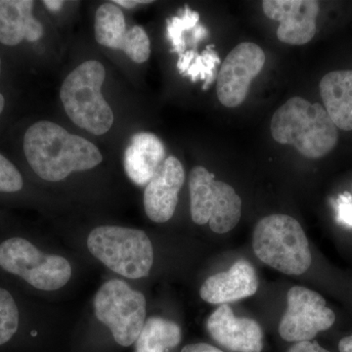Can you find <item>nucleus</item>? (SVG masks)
I'll return each mask as SVG.
<instances>
[{
	"label": "nucleus",
	"instance_id": "obj_26",
	"mask_svg": "<svg viewBox=\"0 0 352 352\" xmlns=\"http://www.w3.org/2000/svg\"><path fill=\"white\" fill-rule=\"evenodd\" d=\"M288 352H330L322 347L317 342H296L293 346L289 347Z\"/></svg>",
	"mask_w": 352,
	"mask_h": 352
},
{
	"label": "nucleus",
	"instance_id": "obj_19",
	"mask_svg": "<svg viewBox=\"0 0 352 352\" xmlns=\"http://www.w3.org/2000/svg\"><path fill=\"white\" fill-rule=\"evenodd\" d=\"M182 329L175 322L161 317L146 320L136 340L135 352H164L179 344Z\"/></svg>",
	"mask_w": 352,
	"mask_h": 352
},
{
	"label": "nucleus",
	"instance_id": "obj_2",
	"mask_svg": "<svg viewBox=\"0 0 352 352\" xmlns=\"http://www.w3.org/2000/svg\"><path fill=\"white\" fill-rule=\"evenodd\" d=\"M270 131L278 143L294 146L309 159L325 157L339 141L338 127L325 108L298 96L289 98L274 113Z\"/></svg>",
	"mask_w": 352,
	"mask_h": 352
},
{
	"label": "nucleus",
	"instance_id": "obj_20",
	"mask_svg": "<svg viewBox=\"0 0 352 352\" xmlns=\"http://www.w3.org/2000/svg\"><path fill=\"white\" fill-rule=\"evenodd\" d=\"M127 31L126 18L119 6L109 2L97 9L94 23L97 43L112 50H122Z\"/></svg>",
	"mask_w": 352,
	"mask_h": 352
},
{
	"label": "nucleus",
	"instance_id": "obj_5",
	"mask_svg": "<svg viewBox=\"0 0 352 352\" xmlns=\"http://www.w3.org/2000/svg\"><path fill=\"white\" fill-rule=\"evenodd\" d=\"M87 248L108 268L129 279L147 276L154 263L151 241L138 229L97 227L88 236Z\"/></svg>",
	"mask_w": 352,
	"mask_h": 352
},
{
	"label": "nucleus",
	"instance_id": "obj_16",
	"mask_svg": "<svg viewBox=\"0 0 352 352\" xmlns=\"http://www.w3.org/2000/svg\"><path fill=\"white\" fill-rule=\"evenodd\" d=\"M34 6L32 0H0V43L16 46L41 38L43 27L32 15Z\"/></svg>",
	"mask_w": 352,
	"mask_h": 352
},
{
	"label": "nucleus",
	"instance_id": "obj_28",
	"mask_svg": "<svg viewBox=\"0 0 352 352\" xmlns=\"http://www.w3.org/2000/svg\"><path fill=\"white\" fill-rule=\"evenodd\" d=\"M152 1H142V0H115L113 4L124 7L126 9H132L140 4L151 3Z\"/></svg>",
	"mask_w": 352,
	"mask_h": 352
},
{
	"label": "nucleus",
	"instance_id": "obj_12",
	"mask_svg": "<svg viewBox=\"0 0 352 352\" xmlns=\"http://www.w3.org/2000/svg\"><path fill=\"white\" fill-rule=\"evenodd\" d=\"M184 182V168L179 160L166 157L146 185L145 212L152 221L164 223L173 217Z\"/></svg>",
	"mask_w": 352,
	"mask_h": 352
},
{
	"label": "nucleus",
	"instance_id": "obj_10",
	"mask_svg": "<svg viewBox=\"0 0 352 352\" xmlns=\"http://www.w3.org/2000/svg\"><path fill=\"white\" fill-rule=\"evenodd\" d=\"M265 53L254 43H242L226 58L217 76V94L227 108L240 106L247 98L250 87L263 71Z\"/></svg>",
	"mask_w": 352,
	"mask_h": 352
},
{
	"label": "nucleus",
	"instance_id": "obj_17",
	"mask_svg": "<svg viewBox=\"0 0 352 352\" xmlns=\"http://www.w3.org/2000/svg\"><path fill=\"white\" fill-rule=\"evenodd\" d=\"M319 87L324 108L335 126L352 131V69L331 72Z\"/></svg>",
	"mask_w": 352,
	"mask_h": 352
},
{
	"label": "nucleus",
	"instance_id": "obj_30",
	"mask_svg": "<svg viewBox=\"0 0 352 352\" xmlns=\"http://www.w3.org/2000/svg\"><path fill=\"white\" fill-rule=\"evenodd\" d=\"M340 352H352V335L340 340Z\"/></svg>",
	"mask_w": 352,
	"mask_h": 352
},
{
	"label": "nucleus",
	"instance_id": "obj_8",
	"mask_svg": "<svg viewBox=\"0 0 352 352\" xmlns=\"http://www.w3.org/2000/svg\"><path fill=\"white\" fill-rule=\"evenodd\" d=\"M0 266L43 291H56L72 277L71 264L66 258L43 254L23 238H11L0 245Z\"/></svg>",
	"mask_w": 352,
	"mask_h": 352
},
{
	"label": "nucleus",
	"instance_id": "obj_7",
	"mask_svg": "<svg viewBox=\"0 0 352 352\" xmlns=\"http://www.w3.org/2000/svg\"><path fill=\"white\" fill-rule=\"evenodd\" d=\"M95 315L122 346L136 342L146 322V298L122 280H110L97 292Z\"/></svg>",
	"mask_w": 352,
	"mask_h": 352
},
{
	"label": "nucleus",
	"instance_id": "obj_22",
	"mask_svg": "<svg viewBox=\"0 0 352 352\" xmlns=\"http://www.w3.org/2000/svg\"><path fill=\"white\" fill-rule=\"evenodd\" d=\"M19 326V311L13 296L0 288V346L15 335Z\"/></svg>",
	"mask_w": 352,
	"mask_h": 352
},
{
	"label": "nucleus",
	"instance_id": "obj_24",
	"mask_svg": "<svg viewBox=\"0 0 352 352\" xmlns=\"http://www.w3.org/2000/svg\"><path fill=\"white\" fill-rule=\"evenodd\" d=\"M23 177L9 160L0 154V192L13 193L23 188Z\"/></svg>",
	"mask_w": 352,
	"mask_h": 352
},
{
	"label": "nucleus",
	"instance_id": "obj_21",
	"mask_svg": "<svg viewBox=\"0 0 352 352\" xmlns=\"http://www.w3.org/2000/svg\"><path fill=\"white\" fill-rule=\"evenodd\" d=\"M220 58L214 50V45H208L201 54L197 50H188L178 58L177 68L180 74L191 78L192 82L204 80L203 88L207 90L214 82L217 66Z\"/></svg>",
	"mask_w": 352,
	"mask_h": 352
},
{
	"label": "nucleus",
	"instance_id": "obj_29",
	"mask_svg": "<svg viewBox=\"0 0 352 352\" xmlns=\"http://www.w3.org/2000/svg\"><path fill=\"white\" fill-rule=\"evenodd\" d=\"M43 3L51 12H58L63 7L64 1H61V0H45Z\"/></svg>",
	"mask_w": 352,
	"mask_h": 352
},
{
	"label": "nucleus",
	"instance_id": "obj_3",
	"mask_svg": "<svg viewBox=\"0 0 352 352\" xmlns=\"http://www.w3.org/2000/svg\"><path fill=\"white\" fill-rule=\"evenodd\" d=\"M254 254L263 263L287 275H302L312 263L307 235L298 220L272 214L258 222L252 235Z\"/></svg>",
	"mask_w": 352,
	"mask_h": 352
},
{
	"label": "nucleus",
	"instance_id": "obj_27",
	"mask_svg": "<svg viewBox=\"0 0 352 352\" xmlns=\"http://www.w3.org/2000/svg\"><path fill=\"white\" fill-rule=\"evenodd\" d=\"M182 352H223L208 344H192L183 347Z\"/></svg>",
	"mask_w": 352,
	"mask_h": 352
},
{
	"label": "nucleus",
	"instance_id": "obj_11",
	"mask_svg": "<svg viewBox=\"0 0 352 352\" xmlns=\"http://www.w3.org/2000/svg\"><path fill=\"white\" fill-rule=\"evenodd\" d=\"M263 12L280 25L277 38L291 45H303L314 38L320 11L315 0H264Z\"/></svg>",
	"mask_w": 352,
	"mask_h": 352
},
{
	"label": "nucleus",
	"instance_id": "obj_14",
	"mask_svg": "<svg viewBox=\"0 0 352 352\" xmlns=\"http://www.w3.org/2000/svg\"><path fill=\"white\" fill-rule=\"evenodd\" d=\"M258 289L256 270L249 261L240 259L228 271L217 273L206 280L200 296L212 305H227L254 296Z\"/></svg>",
	"mask_w": 352,
	"mask_h": 352
},
{
	"label": "nucleus",
	"instance_id": "obj_4",
	"mask_svg": "<svg viewBox=\"0 0 352 352\" xmlns=\"http://www.w3.org/2000/svg\"><path fill=\"white\" fill-rule=\"evenodd\" d=\"M105 78L103 65L88 60L69 74L60 90L69 119L94 135L110 131L115 120L112 108L101 91Z\"/></svg>",
	"mask_w": 352,
	"mask_h": 352
},
{
	"label": "nucleus",
	"instance_id": "obj_31",
	"mask_svg": "<svg viewBox=\"0 0 352 352\" xmlns=\"http://www.w3.org/2000/svg\"><path fill=\"white\" fill-rule=\"evenodd\" d=\"M4 107H6V98H4L3 95L0 94V115L3 112Z\"/></svg>",
	"mask_w": 352,
	"mask_h": 352
},
{
	"label": "nucleus",
	"instance_id": "obj_32",
	"mask_svg": "<svg viewBox=\"0 0 352 352\" xmlns=\"http://www.w3.org/2000/svg\"><path fill=\"white\" fill-rule=\"evenodd\" d=\"M0 73H1V59H0Z\"/></svg>",
	"mask_w": 352,
	"mask_h": 352
},
{
	"label": "nucleus",
	"instance_id": "obj_25",
	"mask_svg": "<svg viewBox=\"0 0 352 352\" xmlns=\"http://www.w3.org/2000/svg\"><path fill=\"white\" fill-rule=\"evenodd\" d=\"M337 220L340 223L352 227V196L349 192L339 196L337 200Z\"/></svg>",
	"mask_w": 352,
	"mask_h": 352
},
{
	"label": "nucleus",
	"instance_id": "obj_6",
	"mask_svg": "<svg viewBox=\"0 0 352 352\" xmlns=\"http://www.w3.org/2000/svg\"><path fill=\"white\" fill-rule=\"evenodd\" d=\"M191 217L199 226L210 224L214 233L229 232L239 223L242 200L231 185L215 180L204 166H195L189 175Z\"/></svg>",
	"mask_w": 352,
	"mask_h": 352
},
{
	"label": "nucleus",
	"instance_id": "obj_1",
	"mask_svg": "<svg viewBox=\"0 0 352 352\" xmlns=\"http://www.w3.org/2000/svg\"><path fill=\"white\" fill-rule=\"evenodd\" d=\"M24 152L36 175L50 182H61L75 171L91 170L103 161L94 143L48 120L28 129Z\"/></svg>",
	"mask_w": 352,
	"mask_h": 352
},
{
	"label": "nucleus",
	"instance_id": "obj_18",
	"mask_svg": "<svg viewBox=\"0 0 352 352\" xmlns=\"http://www.w3.org/2000/svg\"><path fill=\"white\" fill-rule=\"evenodd\" d=\"M200 15L185 6L179 14L166 22L168 38L173 44V52L178 56L186 52L187 46L196 47L200 41L208 36V31L204 25L199 24Z\"/></svg>",
	"mask_w": 352,
	"mask_h": 352
},
{
	"label": "nucleus",
	"instance_id": "obj_13",
	"mask_svg": "<svg viewBox=\"0 0 352 352\" xmlns=\"http://www.w3.org/2000/svg\"><path fill=\"white\" fill-rule=\"evenodd\" d=\"M210 337L220 346L236 352H261L263 333L254 319L237 317L228 305H221L207 323Z\"/></svg>",
	"mask_w": 352,
	"mask_h": 352
},
{
	"label": "nucleus",
	"instance_id": "obj_9",
	"mask_svg": "<svg viewBox=\"0 0 352 352\" xmlns=\"http://www.w3.org/2000/svg\"><path fill=\"white\" fill-rule=\"evenodd\" d=\"M335 321V312L327 307L320 294L296 286L289 289L288 308L280 322L279 333L287 342H308L329 330Z\"/></svg>",
	"mask_w": 352,
	"mask_h": 352
},
{
	"label": "nucleus",
	"instance_id": "obj_15",
	"mask_svg": "<svg viewBox=\"0 0 352 352\" xmlns=\"http://www.w3.org/2000/svg\"><path fill=\"white\" fill-rule=\"evenodd\" d=\"M164 160L166 148L161 139L151 132H138L124 152V170L132 182L146 186Z\"/></svg>",
	"mask_w": 352,
	"mask_h": 352
},
{
	"label": "nucleus",
	"instance_id": "obj_23",
	"mask_svg": "<svg viewBox=\"0 0 352 352\" xmlns=\"http://www.w3.org/2000/svg\"><path fill=\"white\" fill-rule=\"evenodd\" d=\"M122 51L135 63L142 64L149 59L151 54L150 38L142 27L134 25L129 29Z\"/></svg>",
	"mask_w": 352,
	"mask_h": 352
}]
</instances>
